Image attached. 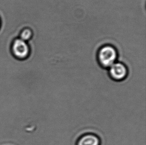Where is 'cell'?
Returning a JSON list of instances; mask_svg holds the SVG:
<instances>
[{
    "instance_id": "cell-1",
    "label": "cell",
    "mask_w": 146,
    "mask_h": 145,
    "mask_svg": "<svg viewBox=\"0 0 146 145\" xmlns=\"http://www.w3.org/2000/svg\"><path fill=\"white\" fill-rule=\"evenodd\" d=\"M118 58L116 48L110 44L103 45L98 49L96 55L97 63L103 69H108L116 62Z\"/></svg>"
},
{
    "instance_id": "cell-2",
    "label": "cell",
    "mask_w": 146,
    "mask_h": 145,
    "mask_svg": "<svg viewBox=\"0 0 146 145\" xmlns=\"http://www.w3.org/2000/svg\"><path fill=\"white\" fill-rule=\"evenodd\" d=\"M128 69L122 62H117L108 68V74L110 78L116 82L124 80L128 75Z\"/></svg>"
},
{
    "instance_id": "cell-3",
    "label": "cell",
    "mask_w": 146,
    "mask_h": 145,
    "mask_svg": "<svg viewBox=\"0 0 146 145\" xmlns=\"http://www.w3.org/2000/svg\"><path fill=\"white\" fill-rule=\"evenodd\" d=\"M12 52L15 57L20 60L27 58L31 54V48L27 42L20 38L15 39L12 47Z\"/></svg>"
},
{
    "instance_id": "cell-4",
    "label": "cell",
    "mask_w": 146,
    "mask_h": 145,
    "mask_svg": "<svg viewBox=\"0 0 146 145\" xmlns=\"http://www.w3.org/2000/svg\"><path fill=\"white\" fill-rule=\"evenodd\" d=\"M101 140L98 136L93 133H86L77 140L76 145H100Z\"/></svg>"
},
{
    "instance_id": "cell-5",
    "label": "cell",
    "mask_w": 146,
    "mask_h": 145,
    "mask_svg": "<svg viewBox=\"0 0 146 145\" xmlns=\"http://www.w3.org/2000/svg\"><path fill=\"white\" fill-rule=\"evenodd\" d=\"M34 36L33 30L30 28H26L22 30L20 34V39L26 42L30 41Z\"/></svg>"
}]
</instances>
